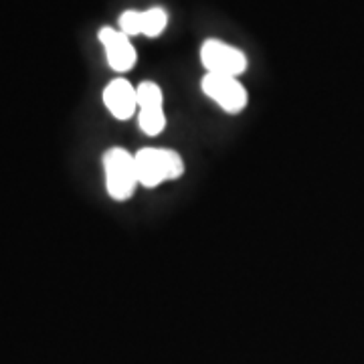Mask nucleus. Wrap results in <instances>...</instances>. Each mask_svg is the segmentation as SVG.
<instances>
[{
	"instance_id": "obj_8",
	"label": "nucleus",
	"mask_w": 364,
	"mask_h": 364,
	"mask_svg": "<svg viewBox=\"0 0 364 364\" xmlns=\"http://www.w3.org/2000/svg\"><path fill=\"white\" fill-rule=\"evenodd\" d=\"M138 126L146 136H158L166 128V116L164 107H154V109H140L138 114Z\"/></svg>"
},
{
	"instance_id": "obj_5",
	"label": "nucleus",
	"mask_w": 364,
	"mask_h": 364,
	"mask_svg": "<svg viewBox=\"0 0 364 364\" xmlns=\"http://www.w3.org/2000/svg\"><path fill=\"white\" fill-rule=\"evenodd\" d=\"M104 104L109 109V114L116 119H130L136 109H138V100H136V87L128 79H114L107 83L104 90Z\"/></svg>"
},
{
	"instance_id": "obj_6",
	"label": "nucleus",
	"mask_w": 364,
	"mask_h": 364,
	"mask_svg": "<svg viewBox=\"0 0 364 364\" xmlns=\"http://www.w3.org/2000/svg\"><path fill=\"white\" fill-rule=\"evenodd\" d=\"M138 182L146 188H156L158 184L168 181L164 148H142L134 154Z\"/></svg>"
},
{
	"instance_id": "obj_11",
	"label": "nucleus",
	"mask_w": 364,
	"mask_h": 364,
	"mask_svg": "<svg viewBox=\"0 0 364 364\" xmlns=\"http://www.w3.org/2000/svg\"><path fill=\"white\" fill-rule=\"evenodd\" d=\"M164 162H166V176H168V181L181 178L182 174H184V160H182V156L176 150L164 148Z\"/></svg>"
},
{
	"instance_id": "obj_1",
	"label": "nucleus",
	"mask_w": 364,
	"mask_h": 364,
	"mask_svg": "<svg viewBox=\"0 0 364 364\" xmlns=\"http://www.w3.org/2000/svg\"><path fill=\"white\" fill-rule=\"evenodd\" d=\"M105 188L114 200H128L134 193L138 182L136 162L128 150L124 148H109L104 154Z\"/></svg>"
},
{
	"instance_id": "obj_4",
	"label": "nucleus",
	"mask_w": 364,
	"mask_h": 364,
	"mask_svg": "<svg viewBox=\"0 0 364 364\" xmlns=\"http://www.w3.org/2000/svg\"><path fill=\"white\" fill-rule=\"evenodd\" d=\"M100 41L104 45L105 57H107V63L114 71H130L132 67L136 65V49L132 45V41L128 35H124L119 28H112V26H104L100 31Z\"/></svg>"
},
{
	"instance_id": "obj_2",
	"label": "nucleus",
	"mask_w": 364,
	"mask_h": 364,
	"mask_svg": "<svg viewBox=\"0 0 364 364\" xmlns=\"http://www.w3.org/2000/svg\"><path fill=\"white\" fill-rule=\"evenodd\" d=\"M200 61L207 73L239 77L247 69V57L241 49L219 39H208L200 47Z\"/></svg>"
},
{
	"instance_id": "obj_3",
	"label": "nucleus",
	"mask_w": 364,
	"mask_h": 364,
	"mask_svg": "<svg viewBox=\"0 0 364 364\" xmlns=\"http://www.w3.org/2000/svg\"><path fill=\"white\" fill-rule=\"evenodd\" d=\"M200 87L208 100H213L227 114H239L247 107V90L239 83L237 77L207 73L200 81Z\"/></svg>"
},
{
	"instance_id": "obj_9",
	"label": "nucleus",
	"mask_w": 364,
	"mask_h": 364,
	"mask_svg": "<svg viewBox=\"0 0 364 364\" xmlns=\"http://www.w3.org/2000/svg\"><path fill=\"white\" fill-rule=\"evenodd\" d=\"M168 25V14L160 6H152L142 11V35L146 37H158Z\"/></svg>"
},
{
	"instance_id": "obj_10",
	"label": "nucleus",
	"mask_w": 364,
	"mask_h": 364,
	"mask_svg": "<svg viewBox=\"0 0 364 364\" xmlns=\"http://www.w3.org/2000/svg\"><path fill=\"white\" fill-rule=\"evenodd\" d=\"M119 31L128 37L142 35V11H126L119 16Z\"/></svg>"
},
{
	"instance_id": "obj_7",
	"label": "nucleus",
	"mask_w": 364,
	"mask_h": 364,
	"mask_svg": "<svg viewBox=\"0 0 364 364\" xmlns=\"http://www.w3.org/2000/svg\"><path fill=\"white\" fill-rule=\"evenodd\" d=\"M136 100H138V109H154L164 104L162 90L154 81H142L136 87Z\"/></svg>"
}]
</instances>
